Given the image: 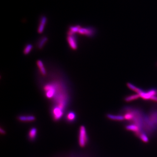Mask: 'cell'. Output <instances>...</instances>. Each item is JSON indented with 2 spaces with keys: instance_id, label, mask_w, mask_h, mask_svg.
<instances>
[{
  "instance_id": "1",
  "label": "cell",
  "mask_w": 157,
  "mask_h": 157,
  "mask_svg": "<svg viewBox=\"0 0 157 157\" xmlns=\"http://www.w3.org/2000/svg\"><path fill=\"white\" fill-rule=\"evenodd\" d=\"M88 138L86 128L84 126H81L80 127L79 130V145L82 148H84L88 143Z\"/></svg>"
},
{
  "instance_id": "2",
  "label": "cell",
  "mask_w": 157,
  "mask_h": 157,
  "mask_svg": "<svg viewBox=\"0 0 157 157\" xmlns=\"http://www.w3.org/2000/svg\"><path fill=\"white\" fill-rule=\"evenodd\" d=\"M64 112L62 110L57 107H52L51 113L53 120L55 121L60 120L62 118Z\"/></svg>"
},
{
  "instance_id": "3",
  "label": "cell",
  "mask_w": 157,
  "mask_h": 157,
  "mask_svg": "<svg viewBox=\"0 0 157 157\" xmlns=\"http://www.w3.org/2000/svg\"><path fill=\"white\" fill-rule=\"evenodd\" d=\"M79 34L81 35H85L89 37H92L95 35L96 30L92 27L87 28H81L78 32Z\"/></svg>"
},
{
  "instance_id": "4",
  "label": "cell",
  "mask_w": 157,
  "mask_h": 157,
  "mask_svg": "<svg viewBox=\"0 0 157 157\" xmlns=\"http://www.w3.org/2000/svg\"><path fill=\"white\" fill-rule=\"evenodd\" d=\"M68 44L72 49L76 50L77 49V43L75 34L72 35H68L67 37Z\"/></svg>"
},
{
  "instance_id": "5",
  "label": "cell",
  "mask_w": 157,
  "mask_h": 157,
  "mask_svg": "<svg viewBox=\"0 0 157 157\" xmlns=\"http://www.w3.org/2000/svg\"><path fill=\"white\" fill-rule=\"evenodd\" d=\"M18 120L20 122H30L34 121L36 118L32 115H20L18 116Z\"/></svg>"
},
{
  "instance_id": "6",
  "label": "cell",
  "mask_w": 157,
  "mask_h": 157,
  "mask_svg": "<svg viewBox=\"0 0 157 157\" xmlns=\"http://www.w3.org/2000/svg\"><path fill=\"white\" fill-rule=\"evenodd\" d=\"M77 119V115L74 111H70L67 113L65 116V120L68 123H72Z\"/></svg>"
},
{
  "instance_id": "7",
  "label": "cell",
  "mask_w": 157,
  "mask_h": 157,
  "mask_svg": "<svg viewBox=\"0 0 157 157\" xmlns=\"http://www.w3.org/2000/svg\"><path fill=\"white\" fill-rule=\"evenodd\" d=\"M37 129L35 127H33L29 130V134H28V139L30 141H33L35 140L37 137Z\"/></svg>"
},
{
  "instance_id": "8",
  "label": "cell",
  "mask_w": 157,
  "mask_h": 157,
  "mask_svg": "<svg viewBox=\"0 0 157 157\" xmlns=\"http://www.w3.org/2000/svg\"><path fill=\"white\" fill-rule=\"evenodd\" d=\"M107 117L109 119L115 120V121H121L125 120L124 116L123 115H113V114L108 113L107 114Z\"/></svg>"
},
{
  "instance_id": "9",
  "label": "cell",
  "mask_w": 157,
  "mask_h": 157,
  "mask_svg": "<svg viewBox=\"0 0 157 157\" xmlns=\"http://www.w3.org/2000/svg\"><path fill=\"white\" fill-rule=\"evenodd\" d=\"M36 63H37V66H38V68L41 74L43 76H46L47 72H46V69H45V67H44V64H43L42 61L40 60H37Z\"/></svg>"
},
{
  "instance_id": "10",
  "label": "cell",
  "mask_w": 157,
  "mask_h": 157,
  "mask_svg": "<svg viewBox=\"0 0 157 157\" xmlns=\"http://www.w3.org/2000/svg\"><path fill=\"white\" fill-rule=\"evenodd\" d=\"M125 128L127 130L132 131V132H135V133H138L141 131L138 126L136 124H129L125 127Z\"/></svg>"
},
{
  "instance_id": "11",
  "label": "cell",
  "mask_w": 157,
  "mask_h": 157,
  "mask_svg": "<svg viewBox=\"0 0 157 157\" xmlns=\"http://www.w3.org/2000/svg\"><path fill=\"white\" fill-rule=\"evenodd\" d=\"M46 22H47V19H46V17H45V16L42 17V18L41 20L39 26V28H38V33H39V34H41L43 32L44 28H45V24H46Z\"/></svg>"
},
{
  "instance_id": "12",
  "label": "cell",
  "mask_w": 157,
  "mask_h": 157,
  "mask_svg": "<svg viewBox=\"0 0 157 157\" xmlns=\"http://www.w3.org/2000/svg\"><path fill=\"white\" fill-rule=\"evenodd\" d=\"M136 135L138 136L139 138L143 142H145V143H148L149 142L148 137L146 133L141 132V131H140L139 132L136 133Z\"/></svg>"
},
{
  "instance_id": "13",
  "label": "cell",
  "mask_w": 157,
  "mask_h": 157,
  "mask_svg": "<svg viewBox=\"0 0 157 157\" xmlns=\"http://www.w3.org/2000/svg\"><path fill=\"white\" fill-rule=\"evenodd\" d=\"M48 39L47 37L44 36V37H42V38L39 41V42H38V45H37L38 48H39V49H42L43 48V47H44L45 43H46V42H47L48 41Z\"/></svg>"
},
{
  "instance_id": "14",
  "label": "cell",
  "mask_w": 157,
  "mask_h": 157,
  "mask_svg": "<svg viewBox=\"0 0 157 157\" xmlns=\"http://www.w3.org/2000/svg\"><path fill=\"white\" fill-rule=\"evenodd\" d=\"M140 97H141L137 93V94H135V95H131V96L126 97L125 98V101L129 102L133 101L135 100L138 99Z\"/></svg>"
},
{
  "instance_id": "15",
  "label": "cell",
  "mask_w": 157,
  "mask_h": 157,
  "mask_svg": "<svg viewBox=\"0 0 157 157\" xmlns=\"http://www.w3.org/2000/svg\"><path fill=\"white\" fill-rule=\"evenodd\" d=\"M33 49V45L31 44H28L25 45L23 50V53L24 55H28Z\"/></svg>"
},
{
  "instance_id": "16",
  "label": "cell",
  "mask_w": 157,
  "mask_h": 157,
  "mask_svg": "<svg viewBox=\"0 0 157 157\" xmlns=\"http://www.w3.org/2000/svg\"><path fill=\"white\" fill-rule=\"evenodd\" d=\"M123 116H124V119L126 120H132L134 118V116L133 113L130 112L127 113Z\"/></svg>"
},
{
  "instance_id": "17",
  "label": "cell",
  "mask_w": 157,
  "mask_h": 157,
  "mask_svg": "<svg viewBox=\"0 0 157 157\" xmlns=\"http://www.w3.org/2000/svg\"><path fill=\"white\" fill-rule=\"evenodd\" d=\"M150 100L152 101H156L157 102V96L156 95V96H153V97H151Z\"/></svg>"
},
{
  "instance_id": "18",
  "label": "cell",
  "mask_w": 157,
  "mask_h": 157,
  "mask_svg": "<svg viewBox=\"0 0 157 157\" xmlns=\"http://www.w3.org/2000/svg\"><path fill=\"white\" fill-rule=\"evenodd\" d=\"M0 131H1V134H2V135H4L5 134V131L2 128H1L0 129Z\"/></svg>"
}]
</instances>
